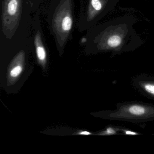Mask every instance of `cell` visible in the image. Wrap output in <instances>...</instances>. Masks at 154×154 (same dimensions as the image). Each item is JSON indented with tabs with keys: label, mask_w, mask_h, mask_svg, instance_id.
<instances>
[{
	"label": "cell",
	"mask_w": 154,
	"mask_h": 154,
	"mask_svg": "<svg viewBox=\"0 0 154 154\" xmlns=\"http://www.w3.org/2000/svg\"><path fill=\"white\" fill-rule=\"evenodd\" d=\"M116 109L101 113L106 119L139 123L154 120V104L138 101L119 103Z\"/></svg>",
	"instance_id": "obj_1"
},
{
	"label": "cell",
	"mask_w": 154,
	"mask_h": 154,
	"mask_svg": "<svg viewBox=\"0 0 154 154\" xmlns=\"http://www.w3.org/2000/svg\"><path fill=\"white\" fill-rule=\"evenodd\" d=\"M132 86L146 98L154 100V75L140 74L131 81Z\"/></svg>",
	"instance_id": "obj_2"
},
{
	"label": "cell",
	"mask_w": 154,
	"mask_h": 154,
	"mask_svg": "<svg viewBox=\"0 0 154 154\" xmlns=\"http://www.w3.org/2000/svg\"><path fill=\"white\" fill-rule=\"evenodd\" d=\"M24 57L19 56L10 65L7 71V82L9 86L16 84L19 79L24 70Z\"/></svg>",
	"instance_id": "obj_3"
},
{
	"label": "cell",
	"mask_w": 154,
	"mask_h": 154,
	"mask_svg": "<svg viewBox=\"0 0 154 154\" xmlns=\"http://www.w3.org/2000/svg\"><path fill=\"white\" fill-rule=\"evenodd\" d=\"M123 128L121 127L116 126H110L107 127L105 129L98 133V135H122V130Z\"/></svg>",
	"instance_id": "obj_4"
},
{
	"label": "cell",
	"mask_w": 154,
	"mask_h": 154,
	"mask_svg": "<svg viewBox=\"0 0 154 154\" xmlns=\"http://www.w3.org/2000/svg\"><path fill=\"white\" fill-rule=\"evenodd\" d=\"M37 56L39 63L45 68L46 64L47 55L45 50L43 47L38 46L36 48Z\"/></svg>",
	"instance_id": "obj_5"
},
{
	"label": "cell",
	"mask_w": 154,
	"mask_h": 154,
	"mask_svg": "<svg viewBox=\"0 0 154 154\" xmlns=\"http://www.w3.org/2000/svg\"><path fill=\"white\" fill-rule=\"evenodd\" d=\"M18 8V2L17 0H11L8 5V12L10 15L16 14Z\"/></svg>",
	"instance_id": "obj_6"
},
{
	"label": "cell",
	"mask_w": 154,
	"mask_h": 154,
	"mask_svg": "<svg viewBox=\"0 0 154 154\" xmlns=\"http://www.w3.org/2000/svg\"><path fill=\"white\" fill-rule=\"evenodd\" d=\"M72 21L71 18L66 17L64 18L62 23V28L64 31H69L72 28Z\"/></svg>",
	"instance_id": "obj_7"
},
{
	"label": "cell",
	"mask_w": 154,
	"mask_h": 154,
	"mask_svg": "<svg viewBox=\"0 0 154 154\" xmlns=\"http://www.w3.org/2000/svg\"><path fill=\"white\" fill-rule=\"evenodd\" d=\"M91 5L93 8L97 11H100L102 8V4L100 0H92Z\"/></svg>",
	"instance_id": "obj_8"
},
{
	"label": "cell",
	"mask_w": 154,
	"mask_h": 154,
	"mask_svg": "<svg viewBox=\"0 0 154 154\" xmlns=\"http://www.w3.org/2000/svg\"><path fill=\"white\" fill-rule=\"evenodd\" d=\"M140 134L138 132H135V131H132L128 129L123 128L122 130V135H138Z\"/></svg>",
	"instance_id": "obj_9"
},
{
	"label": "cell",
	"mask_w": 154,
	"mask_h": 154,
	"mask_svg": "<svg viewBox=\"0 0 154 154\" xmlns=\"http://www.w3.org/2000/svg\"><path fill=\"white\" fill-rule=\"evenodd\" d=\"M78 134L82 135H91V133L89 131H81L78 132Z\"/></svg>",
	"instance_id": "obj_10"
}]
</instances>
